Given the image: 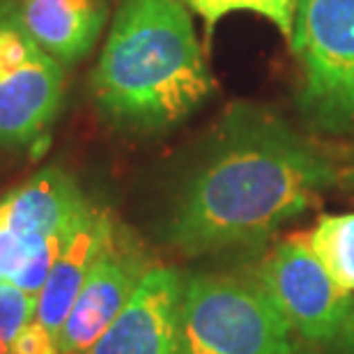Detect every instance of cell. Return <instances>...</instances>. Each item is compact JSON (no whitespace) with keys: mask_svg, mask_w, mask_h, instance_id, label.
<instances>
[{"mask_svg":"<svg viewBox=\"0 0 354 354\" xmlns=\"http://www.w3.org/2000/svg\"><path fill=\"white\" fill-rule=\"evenodd\" d=\"M338 182V168L279 113L235 104L166 221L182 256L258 249Z\"/></svg>","mask_w":354,"mask_h":354,"instance_id":"6da1fadb","label":"cell"},{"mask_svg":"<svg viewBox=\"0 0 354 354\" xmlns=\"http://www.w3.org/2000/svg\"><path fill=\"white\" fill-rule=\"evenodd\" d=\"M189 0H118L92 72V97L113 127L164 133L214 90Z\"/></svg>","mask_w":354,"mask_h":354,"instance_id":"7a4b0ae2","label":"cell"},{"mask_svg":"<svg viewBox=\"0 0 354 354\" xmlns=\"http://www.w3.org/2000/svg\"><path fill=\"white\" fill-rule=\"evenodd\" d=\"M295 331L260 281L191 274L182 295V354H299Z\"/></svg>","mask_w":354,"mask_h":354,"instance_id":"3957f363","label":"cell"},{"mask_svg":"<svg viewBox=\"0 0 354 354\" xmlns=\"http://www.w3.org/2000/svg\"><path fill=\"white\" fill-rule=\"evenodd\" d=\"M90 201L62 168H41L0 198V281L39 295Z\"/></svg>","mask_w":354,"mask_h":354,"instance_id":"277c9868","label":"cell"},{"mask_svg":"<svg viewBox=\"0 0 354 354\" xmlns=\"http://www.w3.org/2000/svg\"><path fill=\"white\" fill-rule=\"evenodd\" d=\"M290 41L301 118L313 131L354 133V0H299Z\"/></svg>","mask_w":354,"mask_h":354,"instance_id":"5b68a950","label":"cell"},{"mask_svg":"<svg viewBox=\"0 0 354 354\" xmlns=\"http://www.w3.org/2000/svg\"><path fill=\"white\" fill-rule=\"evenodd\" d=\"M65 67L21 24L19 7L0 0V145H28L60 113Z\"/></svg>","mask_w":354,"mask_h":354,"instance_id":"8992f818","label":"cell"},{"mask_svg":"<svg viewBox=\"0 0 354 354\" xmlns=\"http://www.w3.org/2000/svg\"><path fill=\"white\" fill-rule=\"evenodd\" d=\"M260 283L272 295L304 348H324L354 327V297L331 279L306 239L279 242L260 265Z\"/></svg>","mask_w":354,"mask_h":354,"instance_id":"52a82bcc","label":"cell"},{"mask_svg":"<svg viewBox=\"0 0 354 354\" xmlns=\"http://www.w3.org/2000/svg\"><path fill=\"white\" fill-rule=\"evenodd\" d=\"M154 267L150 256L118 225L115 235L106 244L102 256L92 265L72 310L58 334L62 354H86L97 338L111 327L136 292L145 274Z\"/></svg>","mask_w":354,"mask_h":354,"instance_id":"ba28073f","label":"cell"},{"mask_svg":"<svg viewBox=\"0 0 354 354\" xmlns=\"http://www.w3.org/2000/svg\"><path fill=\"white\" fill-rule=\"evenodd\" d=\"M184 276L154 265L86 354H182Z\"/></svg>","mask_w":354,"mask_h":354,"instance_id":"9c48e42d","label":"cell"},{"mask_svg":"<svg viewBox=\"0 0 354 354\" xmlns=\"http://www.w3.org/2000/svg\"><path fill=\"white\" fill-rule=\"evenodd\" d=\"M118 225L120 223L109 209L90 201L88 209L81 214L67 242L62 244L44 288L37 295V320L53 336L60 334L92 265L115 235Z\"/></svg>","mask_w":354,"mask_h":354,"instance_id":"30bf717a","label":"cell"},{"mask_svg":"<svg viewBox=\"0 0 354 354\" xmlns=\"http://www.w3.org/2000/svg\"><path fill=\"white\" fill-rule=\"evenodd\" d=\"M17 7L28 35L62 67L86 58L106 24L102 0H21Z\"/></svg>","mask_w":354,"mask_h":354,"instance_id":"8fae6325","label":"cell"},{"mask_svg":"<svg viewBox=\"0 0 354 354\" xmlns=\"http://www.w3.org/2000/svg\"><path fill=\"white\" fill-rule=\"evenodd\" d=\"M304 239L331 279L354 292V212L320 216Z\"/></svg>","mask_w":354,"mask_h":354,"instance_id":"7c38bea8","label":"cell"},{"mask_svg":"<svg viewBox=\"0 0 354 354\" xmlns=\"http://www.w3.org/2000/svg\"><path fill=\"white\" fill-rule=\"evenodd\" d=\"M299 0H189L191 10L203 17L207 30L216 26L218 19L232 12H253L269 19L279 30L292 39L295 30V14Z\"/></svg>","mask_w":354,"mask_h":354,"instance_id":"4fadbf2b","label":"cell"},{"mask_svg":"<svg viewBox=\"0 0 354 354\" xmlns=\"http://www.w3.org/2000/svg\"><path fill=\"white\" fill-rule=\"evenodd\" d=\"M37 317V295L21 290L14 283L0 281V352L10 350L12 341Z\"/></svg>","mask_w":354,"mask_h":354,"instance_id":"5bb4252c","label":"cell"},{"mask_svg":"<svg viewBox=\"0 0 354 354\" xmlns=\"http://www.w3.org/2000/svg\"><path fill=\"white\" fill-rule=\"evenodd\" d=\"M7 354H62L58 336H53L37 317L30 320L12 341Z\"/></svg>","mask_w":354,"mask_h":354,"instance_id":"9a60e30c","label":"cell"},{"mask_svg":"<svg viewBox=\"0 0 354 354\" xmlns=\"http://www.w3.org/2000/svg\"><path fill=\"white\" fill-rule=\"evenodd\" d=\"M308 350L306 354H354V327H350L341 338H336L334 343L324 345V348H301Z\"/></svg>","mask_w":354,"mask_h":354,"instance_id":"2e32d148","label":"cell"},{"mask_svg":"<svg viewBox=\"0 0 354 354\" xmlns=\"http://www.w3.org/2000/svg\"><path fill=\"white\" fill-rule=\"evenodd\" d=\"M0 354H5V352H0Z\"/></svg>","mask_w":354,"mask_h":354,"instance_id":"e0dca14e","label":"cell"}]
</instances>
